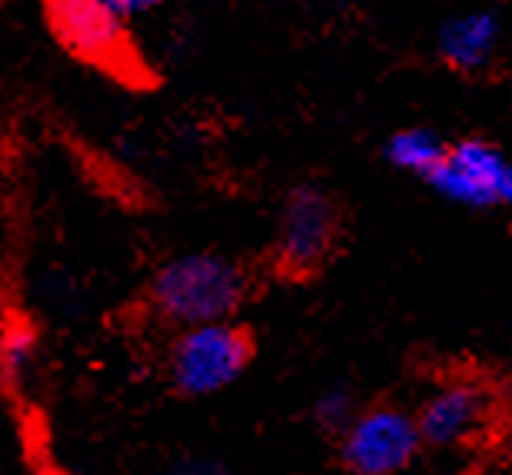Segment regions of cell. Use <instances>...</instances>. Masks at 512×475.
Listing matches in <instances>:
<instances>
[{"label":"cell","mask_w":512,"mask_h":475,"mask_svg":"<svg viewBox=\"0 0 512 475\" xmlns=\"http://www.w3.org/2000/svg\"><path fill=\"white\" fill-rule=\"evenodd\" d=\"M147 296L153 313L170 326L227 323L247 299V276L227 256L187 253L153 273Z\"/></svg>","instance_id":"1"},{"label":"cell","mask_w":512,"mask_h":475,"mask_svg":"<svg viewBox=\"0 0 512 475\" xmlns=\"http://www.w3.org/2000/svg\"><path fill=\"white\" fill-rule=\"evenodd\" d=\"M50 30L77 60L127 87H150L153 74L133 44L127 20H120L104 0H40Z\"/></svg>","instance_id":"2"},{"label":"cell","mask_w":512,"mask_h":475,"mask_svg":"<svg viewBox=\"0 0 512 475\" xmlns=\"http://www.w3.org/2000/svg\"><path fill=\"white\" fill-rule=\"evenodd\" d=\"M253 356V339L243 326L207 323L180 329L170 346V379L183 396H213L233 386Z\"/></svg>","instance_id":"3"},{"label":"cell","mask_w":512,"mask_h":475,"mask_svg":"<svg viewBox=\"0 0 512 475\" xmlns=\"http://www.w3.org/2000/svg\"><path fill=\"white\" fill-rule=\"evenodd\" d=\"M340 243V206L320 187H296L283 203L276 233V270L306 280L320 273Z\"/></svg>","instance_id":"4"},{"label":"cell","mask_w":512,"mask_h":475,"mask_svg":"<svg viewBox=\"0 0 512 475\" xmlns=\"http://www.w3.org/2000/svg\"><path fill=\"white\" fill-rule=\"evenodd\" d=\"M423 446L419 422L396 406L366 409L340 436V459L353 475H399Z\"/></svg>","instance_id":"5"},{"label":"cell","mask_w":512,"mask_h":475,"mask_svg":"<svg viewBox=\"0 0 512 475\" xmlns=\"http://www.w3.org/2000/svg\"><path fill=\"white\" fill-rule=\"evenodd\" d=\"M429 187L466 206H512V163L486 140L446 147L443 163L429 173Z\"/></svg>","instance_id":"6"},{"label":"cell","mask_w":512,"mask_h":475,"mask_svg":"<svg viewBox=\"0 0 512 475\" xmlns=\"http://www.w3.org/2000/svg\"><path fill=\"white\" fill-rule=\"evenodd\" d=\"M486 412L489 399L483 389L473 386V382H449V386L436 389L423 402L416 422L419 432H423V442L439 449H453L483 429Z\"/></svg>","instance_id":"7"},{"label":"cell","mask_w":512,"mask_h":475,"mask_svg":"<svg viewBox=\"0 0 512 475\" xmlns=\"http://www.w3.org/2000/svg\"><path fill=\"white\" fill-rule=\"evenodd\" d=\"M496 44V20L489 14H466L446 24L439 54L453 70H476Z\"/></svg>","instance_id":"8"},{"label":"cell","mask_w":512,"mask_h":475,"mask_svg":"<svg viewBox=\"0 0 512 475\" xmlns=\"http://www.w3.org/2000/svg\"><path fill=\"white\" fill-rule=\"evenodd\" d=\"M389 163L399 170L419 173L423 180H429L439 163L446 157V147L439 143L429 130H399L393 140H389Z\"/></svg>","instance_id":"9"},{"label":"cell","mask_w":512,"mask_h":475,"mask_svg":"<svg viewBox=\"0 0 512 475\" xmlns=\"http://www.w3.org/2000/svg\"><path fill=\"white\" fill-rule=\"evenodd\" d=\"M37 356V333L24 319H7L0 329V376L7 386H20Z\"/></svg>","instance_id":"10"},{"label":"cell","mask_w":512,"mask_h":475,"mask_svg":"<svg viewBox=\"0 0 512 475\" xmlns=\"http://www.w3.org/2000/svg\"><path fill=\"white\" fill-rule=\"evenodd\" d=\"M356 416H360V409H356V402H353V392H346V389L323 392L313 406L316 426H320L323 432H333V436H343V432L353 426Z\"/></svg>","instance_id":"11"},{"label":"cell","mask_w":512,"mask_h":475,"mask_svg":"<svg viewBox=\"0 0 512 475\" xmlns=\"http://www.w3.org/2000/svg\"><path fill=\"white\" fill-rule=\"evenodd\" d=\"M104 4L114 10L120 20H127V24H130L133 17H140V14H147V10L160 7L163 0H104Z\"/></svg>","instance_id":"12"},{"label":"cell","mask_w":512,"mask_h":475,"mask_svg":"<svg viewBox=\"0 0 512 475\" xmlns=\"http://www.w3.org/2000/svg\"><path fill=\"white\" fill-rule=\"evenodd\" d=\"M160 475H227L217 462H203V459H193V462H180V466H173Z\"/></svg>","instance_id":"13"}]
</instances>
